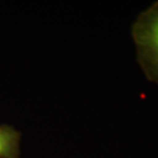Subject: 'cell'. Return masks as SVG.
Wrapping results in <instances>:
<instances>
[{"label": "cell", "mask_w": 158, "mask_h": 158, "mask_svg": "<svg viewBox=\"0 0 158 158\" xmlns=\"http://www.w3.org/2000/svg\"><path fill=\"white\" fill-rule=\"evenodd\" d=\"M131 35L142 72L158 85V1L136 18Z\"/></svg>", "instance_id": "6da1fadb"}, {"label": "cell", "mask_w": 158, "mask_h": 158, "mask_svg": "<svg viewBox=\"0 0 158 158\" xmlns=\"http://www.w3.org/2000/svg\"><path fill=\"white\" fill-rule=\"evenodd\" d=\"M20 132L10 125H0V158H19Z\"/></svg>", "instance_id": "7a4b0ae2"}]
</instances>
